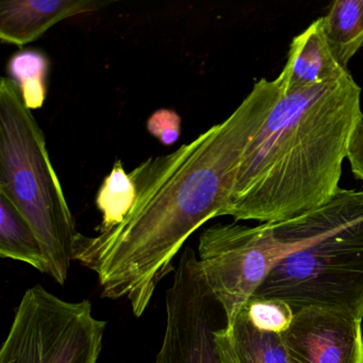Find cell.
<instances>
[{
    "label": "cell",
    "mask_w": 363,
    "mask_h": 363,
    "mask_svg": "<svg viewBox=\"0 0 363 363\" xmlns=\"http://www.w3.org/2000/svg\"><path fill=\"white\" fill-rule=\"evenodd\" d=\"M362 118L361 88L348 72L280 94L244 154L225 216L281 222L330 201Z\"/></svg>",
    "instance_id": "obj_2"
},
{
    "label": "cell",
    "mask_w": 363,
    "mask_h": 363,
    "mask_svg": "<svg viewBox=\"0 0 363 363\" xmlns=\"http://www.w3.org/2000/svg\"><path fill=\"white\" fill-rule=\"evenodd\" d=\"M48 65L45 55L35 50L18 52L8 65L10 78L18 84L28 109H40L45 101Z\"/></svg>",
    "instance_id": "obj_15"
},
{
    "label": "cell",
    "mask_w": 363,
    "mask_h": 363,
    "mask_svg": "<svg viewBox=\"0 0 363 363\" xmlns=\"http://www.w3.org/2000/svg\"><path fill=\"white\" fill-rule=\"evenodd\" d=\"M147 129L163 145H173L182 131V118L173 110L160 109L148 118Z\"/></svg>",
    "instance_id": "obj_17"
},
{
    "label": "cell",
    "mask_w": 363,
    "mask_h": 363,
    "mask_svg": "<svg viewBox=\"0 0 363 363\" xmlns=\"http://www.w3.org/2000/svg\"><path fill=\"white\" fill-rule=\"evenodd\" d=\"M0 194L24 216L41 242L50 275L63 286L78 233L46 147L45 137L18 84L0 82Z\"/></svg>",
    "instance_id": "obj_4"
},
{
    "label": "cell",
    "mask_w": 363,
    "mask_h": 363,
    "mask_svg": "<svg viewBox=\"0 0 363 363\" xmlns=\"http://www.w3.org/2000/svg\"><path fill=\"white\" fill-rule=\"evenodd\" d=\"M284 256L269 223L216 224L199 238L203 278L230 324Z\"/></svg>",
    "instance_id": "obj_6"
},
{
    "label": "cell",
    "mask_w": 363,
    "mask_h": 363,
    "mask_svg": "<svg viewBox=\"0 0 363 363\" xmlns=\"http://www.w3.org/2000/svg\"><path fill=\"white\" fill-rule=\"evenodd\" d=\"M279 96L262 78L224 122L129 173L135 199L124 220L76 241L74 260L97 274L104 298L128 299L137 318L145 312L186 240L225 216L244 154Z\"/></svg>",
    "instance_id": "obj_1"
},
{
    "label": "cell",
    "mask_w": 363,
    "mask_h": 363,
    "mask_svg": "<svg viewBox=\"0 0 363 363\" xmlns=\"http://www.w3.org/2000/svg\"><path fill=\"white\" fill-rule=\"evenodd\" d=\"M241 311L255 326L278 333H286L295 313L286 301L262 296H252Z\"/></svg>",
    "instance_id": "obj_16"
},
{
    "label": "cell",
    "mask_w": 363,
    "mask_h": 363,
    "mask_svg": "<svg viewBox=\"0 0 363 363\" xmlns=\"http://www.w3.org/2000/svg\"><path fill=\"white\" fill-rule=\"evenodd\" d=\"M0 256L27 263L50 275V262L41 242L24 216L3 194H0Z\"/></svg>",
    "instance_id": "obj_12"
},
{
    "label": "cell",
    "mask_w": 363,
    "mask_h": 363,
    "mask_svg": "<svg viewBox=\"0 0 363 363\" xmlns=\"http://www.w3.org/2000/svg\"><path fill=\"white\" fill-rule=\"evenodd\" d=\"M101 0H11L0 3V40L24 46L57 23L111 5Z\"/></svg>",
    "instance_id": "obj_9"
},
{
    "label": "cell",
    "mask_w": 363,
    "mask_h": 363,
    "mask_svg": "<svg viewBox=\"0 0 363 363\" xmlns=\"http://www.w3.org/2000/svg\"><path fill=\"white\" fill-rule=\"evenodd\" d=\"M220 363H290L284 333L255 326L240 311L214 333Z\"/></svg>",
    "instance_id": "obj_11"
},
{
    "label": "cell",
    "mask_w": 363,
    "mask_h": 363,
    "mask_svg": "<svg viewBox=\"0 0 363 363\" xmlns=\"http://www.w3.org/2000/svg\"><path fill=\"white\" fill-rule=\"evenodd\" d=\"M362 318L343 310H296L284 333L290 363H363Z\"/></svg>",
    "instance_id": "obj_8"
},
{
    "label": "cell",
    "mask_w": 363,
    "mask_h": 363,
    "mask_svg": "<svg viewBox=\"0 0 363 363\" xmlns=\"http://www.w3.org/2000/svg\"><path fill=\"white\" fill-rule=\"evenodd\" d=\"M165 307L167 324L156 363H220L214 333L227 324L226 313L191 247L180 255Z\"/></svg>",
    "instance_id": "obj_7"
},
{
    "label": "cell",
    "mask_w": 363,
    "mask_h": 363,
    "mask_svg": "<svg viewBox=\"0 0 363 363\" xmlns=\"http://www.w3.org/2000/svg\"><path fill=\"white\" fill-rule=\"evenodd\" d=\"M347 159L352 173L363 182V118L357 125L352 133L348 147Z\"/></svg>",
    "instance_id": "obj_18"
},
{
    "label": "cell",
    "mask_w": 363,
    "mask_h": 363,
    "mask_svg": "<svg viewBox=\"0 0 363 363\" xmlns=\"http://www.w3.org/2000/svg\"><path fill=\"white\" fill-rule=\"evenodd\" d=\"M106 326L89 299L63 301L37 284L14 312L0 363H97Z\"/></svg>",
    "instance_id": "obj_5"
},
{
    "label": "cell",
    "mask_w": 363,
    "mask_h": 363,
    "mask_svg": "<svg viewBox=\"0 0 363 363\" xmlns=\"http://www.w3.org/2000/svg\"><path fill=\"white\" fill-rule=\"evenodd\" d=\"M325 38L344 69L363 45V0H335L323 16Z\"/></svg>",
    "instance_id": "obj_13"
},
{
    "label": "cell",
    "mask_w": 363,
    "mask_h": 363,
    "mask_svg": "<svg viewBox=\"0 0 363 363\" xmlns=\"http://www.w3.org/2000/svg\"><path fill=\"white\" fill-rule=\"evenodd\" d=\"M135 199V184L121 160L116 161L97 194V208L103 214V222L97 230L105 233L121 224L133 208Z\"/></svg>",
    "instance_id": "obj_14"
},
{
    "label": "cell",
    "mask_w": 363,
    "mask_h": 363,
    "mask_svg": "<svg viewBox=\"0 0 363 363\" xmlns=\"http://www.w3.org/2000/svg\"><path fill=\"white\" fill-rule=\"evenodd\" d=\"M347 72L331 52L320 18L292 40L286 65L274 80L284 95L333 82Z\"/></svg>",
    "instance_id": "obj_10"
},
{
    "label": "cell",
    "mask_w": 363,
    "mask_h": 363,
    "mask_svg": "<svg viewBox=\"0 0 363 363\" xmlns=\"http://www.w3.org/2000/svg\"><path fill=\"white\" fill-rule=\"evenodd\" d=\"M269 224L284 256L254 296L363 318V190L340 188L324 205Z\"/></svg>",
    "instance_id": "obj_3"
}]
</instances>
